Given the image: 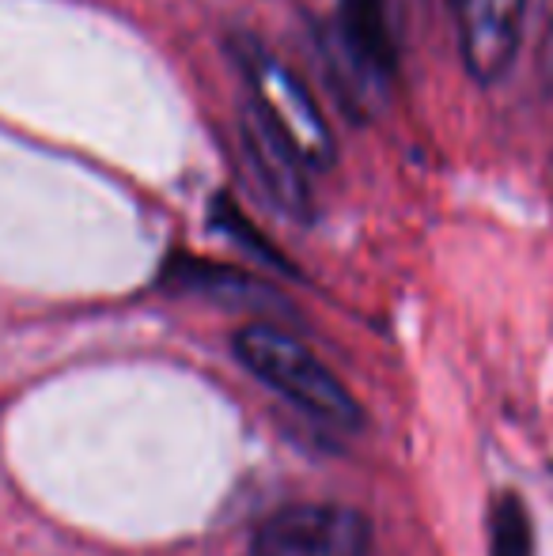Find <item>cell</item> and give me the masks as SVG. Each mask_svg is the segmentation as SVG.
<instances>
[{"label":"cell","mask_w":553,"mask_h":556,"mask_svg":"<svg viewBox=\"0 0 553 556\" xmlns=\"http://www.w3.org/2000/svg\"><path fill=\"white\" fill-rule=\"evenodd\" d=\"M239 364L251 375H259L266 387H274L280 397L296 405L307 417L323 420L341 432H361L364 409L356 397L338 382V375L323 364L311 349H303L296 337L269 323H251L231 341Z\"/></svg>","instance_id":"6da1fadb"},{"label":"cell","mask_w":553,"mask_h":556,"mask_svg":"<svg viewBox=\"0 0 553 556\" xmlns=\"http://www.w3.org/2000/svg\"><path fill=\"white\" fill-rule=\"evenodd\" d=\"M231 50H236V61L243 65L247 80L254 88V103L274 117V125L288 137V144L300 152L307 170L330 167L338 148H334V132L326 125V117L318 114V103L307 91V84L285 61H277L259 38H231Z\"/></svg>","instance_id":"7a4b0ae2"},{"label":"cell","mask_w":553,"mask_h":556,"mask_svg":"<svg viewBox=\"0 0 553 556\" xmlns=\"http://www.w3.org/2000/svg\"><path fill=\"white\" fill-rule=\"evenodd\" d=\"M372 527L345 504H292L254 530L251 556H368Z\"/></svg>","instance_id":"3957f363"},{"label":"cell","mask_w":553,"mask_h":556,"mask_svg":"<svg viewBox=\"0 0 553 556\" xmlns=\"http://www.w3.org/2000/svg\"><path fill=\"white\" fill-rule=\"evenodd\" d=\"M527 0H463L458 4V50L478 84L504 80L524 46Z\"/></svg>","instance_id":"277c9868"},{"label":"cell","mask_w":553,"mask_h":556,"mask_svg":"<svg viewBox=\"0 0 553 556\" xmlns=\"http://www.w3.org/2000/svg\"><path fill=\"white\" fill-rule=\"evenodd\" d=\"M243 152L251 163L259 186L269 193V201L280 213L296 220H311V186H307V163L300 160L288 137L274 125V117L259 103L243 106Z\"/></svg>","instance_id":"5b68a950"},{"label":"cell","mask_w":553,"mask_h":556,"mask_svg":"<svg viewBox=\"0 0 553 556\" xmlns=\"http://www.w3.org/2000/svg\"><path fill=\"white\" fill-rule=\"evenodd\" d=\"M338 42L345 46L349 73L364 80H387L399 61L387 0H338Z\"/></svg>","instance_id":"8992f818"},{"label":"cell","mask_w":553,"mask_h":556,"mask_svg":"<svg viewBox=\"0 0 553 556\" xmlns=\"http://www.w3.org/2000/svg\"><path fill=\"white\" fill-rule=\"evenodd\" d=\"M167 285H183V288H198V292L221 295V300H251V303H277L274 292L259 280H251L239 269H224L213 262H190V257H178L167 269Z\"/></svg>","instance_id":"52a82bcc"},{"label":"cell","mask_w":553,"mask_h":556,"mask_svg":"<svg viewBox=\"0 0 553 556\" xmlns=\"http://www.w3.org/2000/svg\"><path fill=\"white\" fill-rule=\"evenodd\" d=\"M489 556H535V534L527 507L516 492L493 500L489 511Z\"/></svg>","instance_id":"ba28073f"},{"label":"cell","mask_w":553,"mask_h":556,"mask_svg":"<svg viewBox=\"0 0 553 556\" xmlns=\"http://www.w3.org/2000/svg\"><path fill=\"white\" fill-rule=\"evenodd\" d=\"M213 220L221 224L228 235H236V239L243 242V247H251L259 257H266V262H274L277 269H288V262H285V257H280L277 250L269 247L266 239H259V231H251V224H247L243 216L236 213V205H231L228 198H221V201H216V205H213Z\"/></svg>","instance_id":"9c48e42d"},{"label":"cell","mask_w":553,"mask_h":556,"mask_svg":"<svg viewBox=\"0 0 553 556\" xmlns=\"http://www.w3.org/2000/svg\"><path fill=\"white\" fill-rule=\"evenodd\" d=\"M539 76L553 84V0H542V27H539Z\"/></svg>","instance_id":"30bf717a"},{"label":"cell","mask_w":553,"mask_h":556,"mask_svg":"<svg viewBox=\"0 0 553 556\" xmlns=\"http://www.w3.org/2000/svg\"><path fill=\"white\" fill-rule=\"evenodd\" d=\"M448 4H451V8H458V4H463V0H448Z\"/></svg>","instance_id":"8fae6325"}]
</instances>
